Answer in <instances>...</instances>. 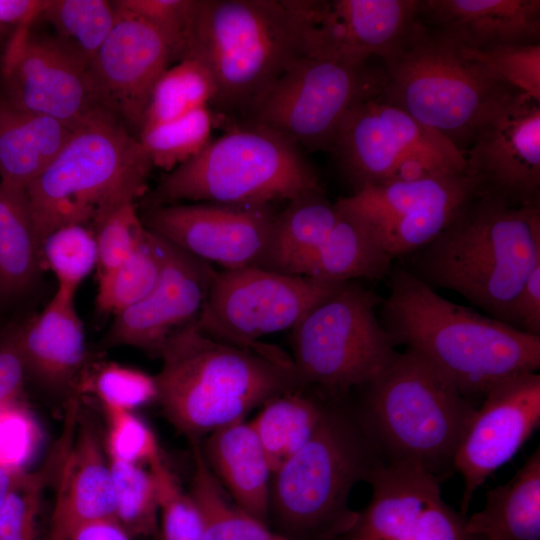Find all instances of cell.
<instances>
[{"mask_svg":"<svg viewBox=\"0 0 540 540\" xmlns=\"http://www.w3.org/2000/svg\"><path fill=\"white\" fill-rule=\"evenodd\" d=\"M26 375L18 327H13L0 338V409L17 401Z\"/></svg>","mask_w":540,"mask_h":540,"instance_id":"cell-47","label":"cell"},{"mask_svg":"<svg viewBox=\"0 0 540 540\" xmlns=\"http://www.w3.org/2000/svg\"><path fill=\"white\" fill-rule=\"evenodd\" d=\"M478 193L477 180L462 172L367 187L335 205L359 219L393 260L432 242Z\"/></svg>","mask_w":540,"mask_h":540,"instance_id":"cell-14","label":"cell"},{"mask_svg":"<svg viewBox=\"0 0 540 540\" xmlns=\"http://www.w3.org/2000/svg\"><path fill=\"white\" fill-rule=\"evenodd\" d=\"M92 385L103 409L134 411L157 400L154 375L118 363L101 365Z\"/></svg>","mask_w":540,"mask_h":540,"instance_id":"cell-43","label":"cell"},{"mask_svg":"<svg viewBox=\"0 0 540 540\" xmlns=\"http://www.w3.org/2000/svg\"><path fill=\"white\" fill-rule=\"evenodd\" d=\"M389 276L380 321L395 346L421 353L473 404L499 381L539 370L540 336L453 303L404 268Z\"/></svg>","mask_w":540,"mask_h":540,"instance_id":"cell-1","label":"cell"},{"mask_svg":"<svg viewBox=\"0 0 540 540\" xmlns=\"http://www.w3.org/2000/svg\"><path fill=\"white\" fill-rule=\"evenodd\" d=\"M381 298L356 282H343L291 329L294 375L299 389H320L343 398L361 388L398 351L376 314Z\"/></svg>","mask_w":540,"mask_h":540,"instance_id":"cell-10","label":"cell"},{"mask_svg":"<svg viewBox=\"0 0 540 540\" xmlns=\"http://www.w3.org/2000/svg\"><path fill=\"white\" fill-rule=\"evenodd\" d=\"M326 398H313L296 389L262 405L250 422L270 464L272 474L315 432L324 412Z\"/></svg>","mask_w":540,"mask_h":540,"instance_id":"cell-33","label":"cell"},{"mask_svg":"<svg viewBox=\"0 0 540 540\" xmlns=\"http://www.w3.org/2000/svg\"><path fill=\"white\" fill-rule=\"evenodd\" d=\"M64 428L49 459L38 470L22 471L0 507V540H40V512L44 490L63 459L70 432Z\"/></svg>","mask_w":540,"mask_h":540,"instance_id":"cell-37","label":"cell"},{"mask_svg":"<svg viewBox=\"0 0 540 540\" xmlns=\"http://www.w3.org/2000/svg\"><path fill=\"white\" fill-rule=\"evenodd\" d=\"M323 190L301 149L253 122L234 123L195 157L167 172L147 207L179 201L262 205Z\"/></svg>","mask_w":540,"mask_h":540,"instance_id":"cell-8","label":"cell"},{"mask_svg":"<svg viewBox=\"0 0 540 540\" xmlns=\"http://www.w3.org/2000/svg\"><path fill=\"white\" fill-rule=\"evenodd\" d=\"M154 375L157 402L172 426L191 440L244 420L255 407L299 389L291 358L215 340L195 322L164 345Z\"/></svg>","mask_w":540,"mask_h":540,"instance_id":"cell-3","label":"cell"},{"mask_svg":"<svg viewBox=\"0 0 540 540\" xmlns=\"http://www.w3.org/2000/svg\"><path fill=\"white\" fill-rule=\"evenodd\" d=\"M478 540H540V448L515 475L486 493L482 510L466 519Z\"/></svg>","mask_w":540,"mask_h":540,"instance_id":"cell-28","label":"cell"},{"mask_svg":"<svg viewBox=\"0 0 540 540\" xmlns=\"http://www.w3.org/2000/svg\"><path fill=\"white\" fill-rule=\"evenodd\" d=\"M114 520L133 539L153 537L159 516L157 484L150 469L109 458Z\"/></svg>","mask_w":540,"mask_h":540,"instance_id":"cell-38","label":"cell"},{"mask_svg":"<svg viewBox=\"0 0 540 540\" xmlns=\"http://www.w3.org/2000/svg\"><path fill=\"white\" fill-rule=\"evenodd\" d=\"M356 415L385 463L419 466L441 483L475 415L453 380L421 353L405 348L360 388Z\"/></svg>","mask_w":540,"mask_h":540,"instance_id":"cell-5","label":"cell"},{"mask_svg":"<svg viewBox=\"0 0 540 540\" xmlns=\"http://www.w3.org/2000/svg\"><path fill=\"white\" fill-rule=\"evenodd\" d=\"M104 412L108 424L104 447L109 458L142 466L161 455L154 432L134 411Z\"/></svg>","mask_w":540,"mask_h":540,"instance_id":"cell-45","label":"cell"},{"mask_svg":"<svg viewBox=\"0 0 540 540\" xmlns=\"http://www.w3.org/2000/svg\"><path fill=\"white\" fill-rule=\"evenodd\" d=\"M287 203L275 217L259 267L300 275L304 265L328 238L339 213L324 189Z\"/></svg>","mask_w":540,"mask_h":540,"instance_id":"cell-29","label":"cell"},{"mask_svg":"<svg viewBox=\"0 0 540 540\" xmlns=\"http://www.w3.org/2000/svg\"><path fill=\"white\" fill-rule=\"evenodd\" d=\"M24 470L25 469L0 463V507L17 481L19 475Z\"/></svg>","mask_w":540,"mask_h":540,"instance_id":"cell-51","label":"cell"},{"mask_svg":"<svg viewBox=\"0 0 540 540\" xmlns=\"http://www.w3.org/2000/svg\"><path fill=\"white\" fill-rule=\"evenodd\" d=\"M277 211L273 204L194 202L147 207L152 233L223 270L259 266Z\"/></svg>","mask_w":540,"mask_h":540,"instance_id":"cell-17","label":"cell"},{"mask_svg":"<svg viewBox=\"0 0 540 540\" xmlns=\"http://www.w3.org/2000/svg\"><path fill=\"white\" fill-rule=\"evenodd\" d=\"M422 0H311L305 54L368 62L395 56L421 22Z\"/></svg>","mask_w":540,"mask_h":540,"instance_id":"cell-22","label":"cell"},{"mask_svg":"<svg viewBox=\"0 0 540 540\" xmlns=\"http://www.w3.org/2000/svg\"><path fill=\"white\" fill-rule=\"evenodd\" d=\"M366 481L371 500L338 540H478L423 468L380 460Z\"/></svg>","mask_w":540,"mask_h":540,"instance_id":"cell-16","label":"cell"},{"mask_svg":"<svg viewBox=\"0 0 540 540\" xmlns=\"http://www.w3.org/2000/svg\"><path fill=\"white\" fill-rule=\"evenodd\" d=\"M116 9V22L88 74L97 104L127 128L140 131L153 89L175 58L170 43L156 28Z\"/></svg>","mask_w":540,"mask_h":540,"instance_id":"cell-20","label":"cell"},{"mask_svg":"<svg viewBox=\"0 0 540 540\" xmlns=\"http://www.w3.org/2000/svg\"><path fill=\"white\" fill-rule=\"evenodd\" d=\"M205 437L201 453L221 486L239 507L269 525L272 471L250 422L239 420Z\"/></svg>","mask_w":540,"mask_h":540,"instance_id":"cell-26","label":"cell"},{"mask_svg":"<svg viewBox=\"0 0 540 540\" xmlns=\"http://www.w3.org/2000/svg\"><path fill=\"white\" fill-rule=\"evenodd\" d=\"M384 62L379 96L464 154L478 128L518 92L422 21L405 46Z\"/></svg>","mask_w":540,"mask_h":540,"instance_id":"cell-9","label":"cell"},{"mask_svg":"<svg viewBox=\"0 0 540 540\" xmlns=\"http://www.w3.org/2000/svg\"><path fill=\"white\" fill-rule=\"evenodd\" d=\"M0 76L2 99L24 111L55 118L75 128L100 107L88 66L56 37L17 28L5 45Z\"/></svg>","mask_w":540,"mask_h":540,"instance_id":"cell-15","label":"cell"},{"mask_svg":"<svg viewBox=\"0 0 540 540\" xmlns=\"http://www.w3.org/2000/svg\"><path fill=\"white\" fill-rule=\"evenodd\" d=\"M158 237L162 263L156 284L115 315L104 340L108 346L135 347L156 357L175 332L196 321L217 273L212 264Z\"/></svg>","mask_w":540,"mask_h":540,"instance_id":"cell-21","label":"cell"},{"mask_svg":"<svg viewBox=\"0 0 540 540\" xmlns=\"http://www.w3.org/2000/svg\"><path fill=\"white\" fill-rule=\"evenodd\" d=\"M75 294L57 287L45 308L18 326L26 373L56 394L76 387L86 359L85 333L75 309Z\"/></svg>","mask_w":540,"mask_h":540,"instance_id":"cell-25","label":"cell"},{"mask_svg":"<svg viewBox=\"0 0 540 540\" xmlns=\"http://www.w3.org/2000/svg\"><path fill=\"white\" fill-rule=\"evenodd\" d=\"M113 3L156 28L170 43L175 60L182 59L197 0H117Z\"/></svg>","mask_w":540,"mask_h":540,"instance_id":"cell-46","label":"cell"},{"mask_svg":"<svg viewBox=\"0 0 540 540\" xmlns=\"http://www.w3.org/2000/svg\"><path fill=\"white\" fill-rule=\"evenodd\" d=\"M342 283L259 266L217 271L195 324L215 340L262 353L283 354L258 339L293 329Z\"/></svg>","mask_w":540,"mask_h":540,"instance_id":"cell-13","label":"cell"},{"mask_svg":"<svg viewBox=\"0 0 540 540\" xmlns=\"http://www.w3.org/2000/svg\"><path fill=\"white\" fill-rule=\"evenodd\" d=\"M71 540H132L112 519L91 522L78 528Z\"/></svg>","mask_w":540,"mask_h":540,"instance_id":"cell-50","label":"cell"},{"mask_svg":"<svg viewBox=\"0 0 540 540\" xmlns=\"http://www.w3.org/2000/svg\"><path fill=\"white\" fill-rule=\"evenodd\" d=\"M276 540H287L279 535V537Z\"/></svg>","mask_w":540,"mask_h":540,"instance_id":"cell-52","label":"cell"},{"mask_svg":"<svg viewBox=\"0 0 540 540\" xmlns=\"http://www.w3.org/2000/svg\"><path fill=\"white\" fill-rule=\"evenodd\" d=\"M153 168L138 137L98 107L25 189L40 242L72 224L93 230L110 213L146 194Z\"/></svg>","mask_w":540,"mask_h":540,"instance_id":"cell-7","label":"cell"},{"mask_svg":"<svg viewBox=\"0 0 540 540\" xmlns=\"http://www.w3.org/2000/svg\"><path fill=\"white\" fill-rule=\"evenodd\" d=\"M41 268L40 242L26 192L0 183V296L26 289Z\"/></svg>","mask_w":540,"mask_h":540,"instance_id":"cell-32","label":"cell"},{"mask_svg":"<svg viewBox=\"0 0 540 540\" xmlns=\"http://www.w3.org/2000/svg\"><path fill=\"white\" fill-rule=\"evenodd\" d=\"M540 425V375L527 372L492 386L476 409L455 456L463 478L460 513L466 517L474 493L512 459Z\"/></svg>","mask_w":540,"mask_h":540,"instance_id":"cell-19","label":"cell"},{"mask_svg":"<svg viewBox=\"0 0 540 540\" xmlns=\"http://www.w3.org/2000/svg\"><path fill=\"white\" fill-rule=\"evenodd\" d=\"M508 325L526 334L540 336V264L530 273L514 298Z\"/></svg>","mask_w":540,"mask_h":540,"instance_id":"cell-48","label":"cell"},{"mask_svg":"<svg viewBox=\"0 0 540 540\" xmlns=\"http://www.w3.org/2000/svg\"><path fill=\"white\" fill-rule=\"evenodd\" d=\"M40 256L41 267L45 264L53 272L58 287L76 292L97 267L95 232L80 224L60 227L42 241Z\"/></svg>","mask_w":540,"mask_h":540,"instance_id":"cell-40","label":"cell"},{"mask_svg":"<svg viewBox=\"0 0 540 540\" xmlns=\"http://www.w3.org/2000/svg\"><path fill=\"white\" fill-rule=\"evenodd\" d=\"M54 479L55 498L44 540H71L81 526L114 520L109 459L94 423L81 410Z\"/></svg>","mask_w":540,"mask_h":540,"instance_id":"cell-23","label":"cell"},{"mask_svg":"<svg viewBox=\"0 0 540 540\" xmlns=\"http://www.w3.org/2000/svg\"><path fill=\"white\" fill-rule=\"evenodd\" d=\"M158 491L159 516L154 540H201L197 511L161 455L149 465Z\"/></svg>","mask_w":540,"mask_h":540,"instance_id":"cell-41","label":"cell"},{"mask_svg":"<svg viewBox=\"0 0 540 540\" xmlns=\"http://www.w3.org/2000/svg\"><path fill=\"white\" fill-rule=\"evenodd\" d=\"M310 0H197L182 59L211 73L212 105L246 118L305 54ZM180 60V61H181Z\"/></svg>","mask_w":540,"mask_h":540,"instance_id":"cell-4","label":"cell"},{"mask_svg":"<svg viewBox=\"0 0 540 540\" xmlns=\"http://www.w3.org/2000/svg\"><path fill=\"white\" fill-rule=\"evenodd\" d=\"M404 258V269L432 289L454 291L508 325L514 298L540 264V204L514 206L479 192L439 236Z\"/></svg>","mask_w":540,"mask_h":540,"instance_id":"cell-2","label":"cell"},{"mask_svg":"<svg viewBox=\"0 0 540 540\" xmlns=\"http://www.w3.org/2000/svg\"><path fill=\"white\" fill-rule=\"evenodd\" d=\"M40 17L89 68L116 22L117 9L107 0H46Z\"/></svg>","mask_w":540,"mask_h":540,"instance_id":"cell-34","label":"cell"},{"mask_svg":"<svg viewBox=\"0 0 540 540\" xmlns=\"http://www.w3.org/2000/svg\"><path fill=\"white\" fill-rule=\"evenodd\" d=\"M216 94L209 70L195 59H183L169 67L157 81L141 129L210 107Z\"/></svg>","mask_w":540,"mask_h":540,"instance_id":"cell-35","label":"cell"},{"mask_svg":"<svg viewBox=\"0 0 540 540\" xmlns=\"http://www.w3.org/2000/svg\"><path fill=\"white\" fill-rule=\"evenodd\" d=\"M465 159L481 193L540 204V101L514 94L478 128Z\"/></svg>","mask_w":540,"mask_h":540,"instance_id":"cell-18","label":"cell"},{"mask_svg":"<svg viewBox=\"0 0 540 540\" xmlns=\"http://www.w3.org/2000/svg\"><path fill=\"white\" fill-rule=\"evenodd\" d=\"M45 5L46 0H0V35L32 25Z\"/></svg>","mask_w":540,"mask_h":540,"instance_id":"cell-49","label":"cell"},{"mask_svg":"<svg viewBox=\"0 0 540 540\" xmlns=\"http://www.w3.org/2000/svg\"><path fill=\"white\" fill-rule=\"evenodd\" d=\"M193 473L188 492L197 511L201 540H276L279 535L234 501L205 462L199 440H191Z\"/></svg>","mask_w":540,"mask_h":540,"instance_id":"cell-31","label":"cell"},{"mask_svg":"<svg viewBox=\"0 0 540 540\" xmlns=\"http://www.w3.org/2000/svg\"><path fill=\"white\" fill-rule=\"evenodd\" d=\"M460 51L514 90L540 101V43Z\"/></svg>","mask_w":540,"mask_h":540,"instance_id":"cell-42","label":"cell"},{"mask_svg":"<svg viewBox=\"0 0 540 540\" xmlns=\"http://www.w3.org/2000/svg\"><path fill=\"white\" fill-rule=\"evenodd\" d=\"M382 460L346 397L326 398L308 442L284 462L270 482L269 522L287 540H338L357 512L354 486Z\"/></svg>","mask_w":540,"mask_h":540,"instance_id":"cell-6","label":"cell"},{"mask_svg":"<svg viewBox=\"0 0 540 540\" xmlns=\"http://www.w3.org/2000/svg\"><path fill=\"white\" fill-rule=\"evenodd\" d=\"M383 71L340 58L303 54L278 77L246 121L268 127L299 148L330 151L346 113L381 94Z\"/></svg>","mask_w":540,"mask_h":540,"instance_id":"cell-12","label":"cell"},{"mask_svg":"<svg viewBox=\"0 0 540 540\" xmlns=\"http://www.w3.org/2000/svg\"><path fill=\"white\" fill-rule=\"evenodd\" d=\"M97 243V274L122 264L139 247L147 229L137 212L136 203H128L110 213L94 229Z\"/></svg>","mask_w":540,"mask_h":540,"instance_id":"cell-44","label":"cell"},{"mask_svg":"<svg viewBox=\"0 0 540 540\" xmlns=\"http://www.w3.org/2000/svg\"><path fill=\"white\" fill-rule=\"evenodd\" d=\"M213 116L210 107H203L142 128L138 140L152 166L167 173L199 154L211 141Z\"/></svg>","mask_w":540,"mask_h":540,"instance_id":"cell-39","label":"cell"},{"mask_svg":"<svg viewBox=\"0 0 540 540\" xmlns=\"http://www.w3.org/2000/svg\"><path fill=\"white\" fill-rule=\"evenodd\" d=\"M420 18L462 49L536 44L540 39L539 0H422Z\"/></svg>","mask_w":540,"mask_h":540,"instance_id":"cell-24","label":"cell"},{"mask_svg":"<svg viewBox=\"0 0 540 540\" xmlns=\"http://www.w3.org/2000/svg\"><path fill=\"white\" fill-rule=\"evenodd\" d=\"M162 263L159 237L147 233L122 264L98 275L96 305L101 312L119 314L143 299L156 284Z\"/></svg>","mask_w":540,"mask_h":540,"instance_id":"cell-36","label":"cell"},{"mask_svg":"<svg viewBox=\"0 0 540 540\" xmlns=\"http://www.w3.org/2000/svg\"><path fill=\"white\" fill-rule=\"evenodd\" d=\"M331 152L354 192L397 180L467 172L465 154L379 95L344 116Z\"/></svg>","mask_w":540,"mask_h":540,"instance_id":"cell-11","label":"cell"},{"mask_svg":"<svg viewBox=\"0 0 540 540\" xmlns=\"http://www.w3.org/2000/svg\"><path fill=\"white\" fill-rule=\"evenodd\" d=\"M73 130L55 118L17 109L0 98V183L25 190L54 161Z\"/></svg>","mask_w":540,"mask_h":540,"instance_id":"cell-27","label":"cell"},{"mask_svg":"<svg viewBox=\"0 0 540 540\" xmlns=\"http://www.w3.org/2000/svg\"><path fill=\"white\" fill-rule=\"evenodd\" d=\"M336 208L339 214L335 226L300 275L332 282L357 278L378 280L389 275L392 259L366 226L353 215Z\"/></svg>","mask_w":540,"mask_h":540,"instance_id":"cell-30","label":"cell"}]
</instances>
